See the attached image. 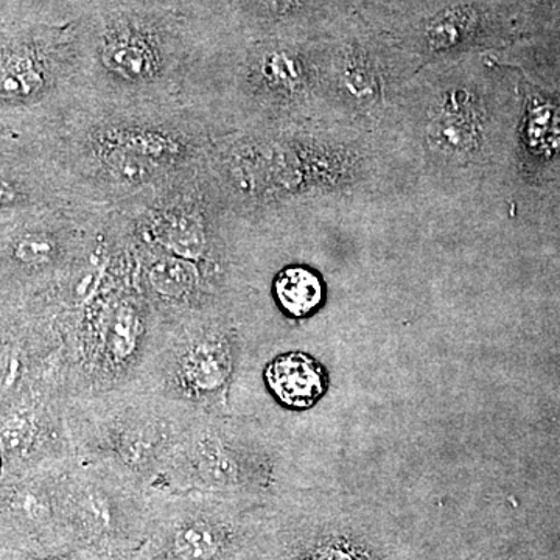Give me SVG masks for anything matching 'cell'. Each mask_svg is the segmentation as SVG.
I'll list each match as a JSON object with an SVG mask.
<instances>
[{
	"label": "cell",
	"mask_w": 560,
	"mask_h": 560,
	"mask_svg": "<svg viewBox=\"0 0 560 560\" xmlns=\"http://www.w3.org/2000/svg\"><path fill=\"white\" fill-rule=\"evenodd\" d=\"M201 412L128 386L72 397L66 404V427L77 456L108 464L147 493H158L176 448Z\"/></svg>",
	"instance_id": "obj_1"
},
{
	"label": "cell",
	"mask_w": 560,
	"mask_h": 560,
	"mask_svg": "<svg viewBox=\"0 0 560 560\" xmlns=\"http://www.w3.org/2000/svg\"><path fill=\"white\" fill-rule=\"evenodd\" d=\"M156 348L136 388L224 415L235 370V338L212 311L161 320Z\"/></svg>",
	"instance_id": "obj_2"
},
{
	"label": "cell",
	"mask_w": 560,
	"mask_h": 560,
	"mask_svg": "<svg viewBox=\"0 0 560 560\" xmlns=\"http://www.w3.org/2000/svg\"><path fill=\"white\" fill-rule=\"evenodd\" d=\"M150 493L101 460L72 456L66 471V511L75 551L139 550L150 523Z\"/></svg>",
	"instance_id": "obj_3"
},
{
	"label": "cell",
	"mask_w": 560,
	"mask_h": 560,
	"mask_svg": "<svg viewBox=\"0 0 560 560\" xmlns=\"http://www.w3.org/2000/svg\"><path fill=\"white\" fill-rule=\"evenodd\" d=\"M143 560H238L245 541L237 499L150 493Z\"/></svg>",
	"instance_id": "obj_4"
},
{
	"label": "cell",
	"mask_w": 560,
	"mask_h": 560,
	"mask_svg": "<svg viewBox=\"0 0 560 560\" xmlns=\"http://www.w3.org/2000/svg\"><path fill=\"white\" fill-rule=\"evenodd\" d=\"M70 459L47 464L32 477L0 489V544L39 560L75 551L66 511V471Z\"/></svg>",
	"instance_id": "obj_5"
},
{
	"label": "cell",
	"mask_w": 560,
	"mask_h": 560,
	"mask_svg": "<svg viewBox=\"0 0 560 560\" xmlns=\"http://www.w3.org/2000/svg\"><path fill=\"white\" fill-rule=\"evenodd\" d=\"M265 382L275 399L291 410H307L327 390L326 370L304 352L282 353L265 368Z\"/></svg>",
	"instance_id": "obj_6"
},
{
	"label": "cell",
	"mask_w": 560,
	"mask_h": 560,
	"mask_svg": "<svg viewBox=\"0 0 560 560\" xmlns=\"http://www.w3.org/2000/svg\"><path fill=\"white\" fill-rule=\"evenodd\" d=\"M275 293L280 307L294 318H305L318 311L324 300L319 276L305 267H290L280 272Z\"/></svg>",
	"instance_id": "obj_7"
},
{
	"label": "cell",
	"mask_w": 560,
	"mask_h": 560,
	"mask_svg": "<svg viewBox=\"0 0 560 560\" xmlns=\"http://www.w3.org/2000/svg\"><path fill=\"white\" fill-rule=\"evenodd\" d=\"M151 291L171 305H186L198 289V272L190 261L161 257L147 271Z\"/></svg>",
	"instance_id": "obj_8"
},
{
	"label": "cell",
	"mask_w": 560,
	"mask_h": 560,
	"mask_svg": "<svg viewBox=\"0 0 560 560\" xmlns=\"http://www.w3.org/2000/svg\"><path fill=\"white\" fill-rule=\"evenodd\" d=\"M431 135L440 145L451 150L471 149L477 139V117L470 109L469 97H453L445 103L441 116L434 120Z\"/></svg>",
	"instance_id": "obj_9"
},
{
	"label": "cell",
	"mask_w": 560,
	"mask_h": 560,
	"mask_svg": "<svg viewBox=\"0 0 560 560\" xmlns=\"http://www.w3.org/2000/svg\"><path fill=\"white\" fill-rule=\"evenodd\" d=\"M477 27V13L466 7L444 11L427 27V40L433 50H445L458 46L469 38Z\"/></svg>",
	"instance_id": "obj_10"
},
{
	"label": "cell",
	"mask_w": 560,
	"mask_h": 560,
	"mask_svg": "<svg viewBox=\"0 0 560 560\" xmlns=\"http://www.w3.org/2000/svg\"><path fill=\"white\" fill-rule=\"evenodd\" d=\"M28 374V355L24 346L9 341L0 352V400L20 396Z\"/></svg>",
	"instance_id": "obj_11"
},
{
	"label": "cell",
	"mask_w": 560,
	"mask_h": 560,
	"mask_svg": "<svg viewBox=\"0 0 560 560\" xmlns=\"http://www.w3.org/2000/svg\"><path fill=\"white\" fill-rule=\"evenodd\" d=\"M57 242L47 234H33L22 235L18 238L13 246V257L25 267L39 268L47 267L51 261L57 260L58 250Z\"/></svg>",
	"instance_id": "obj_12"
},
{
	"label": "cell",
	"mask_w": 560,
	"mask_h": 560,
	"mask_svg": "<svg viewBox=\"0 0 560 560\" xmlns=\"http://www.w3.org/2000/svg\"><path fill=\"white\" fill-rule=\"evenodd\" d=\"M40 79L38 72L28 61H16L14 65L7 66L0 77V88L10 95H21L28 97L39 90Z\"/></svg>",
	"instance_id": "obj_13"
},
{
	"label": "cell",
	"mask_w": 560,
	"mask_h": 560,
	"mask_svg": "<svg viewBox=\"0 0 560 560\" xmlns=\"http://www.w3.org/2000/svg\"><path fill=\"white\" fill-rule=\"evenodd\" d=\"M109 65L125 75H143L150 69V54L138 43H119L108 51Z\"/></svg>",
	"instance_id": "obj_14"
},
{
	"label": "cell",
	"mask_w": 560,
	"mask_h": 560,
	"mask_svg": "<svg viewBox=\"0 0 560 560\" xmlns=\"http://www.w3.org/2000/svg\"><path fill=\"white\" fill-rule=\"evenodd\" d=\"M14 190L11 189L10 184L3 183L0 180V205H9V202L14 200Z\"/></svg>",
	"instance_id": "obj_15"
},
{
	"label": "cell",
	"mask_w": 560,
	"mask_h": 560,
	"mask_svg": "<svg viewBox=\"0 0 560 560\" xmlns=\"http://www.w3.org/2000/svg\"><path fill=\"white\" fill-rule=\"evenodd\" d=\"M125 161H127V162H120V164H119L120 171H125V168H127V165L130 164V162H128L130 160H127V158H125ZM139 172H140V167H139V165H136V167H131V171H130V173H128V176H130L131 179L138 178L139 175H142V173H139Z\"/></svg>",
	"instance_id": "obj_16"
},
{
	"label": "cell",
	"mask_w": 560,
	"mask_h": 560,
	"mask_svg": "<svg viewBox=\"0 0 560 560\" xmlns=\"http://www.w3.org/2000/svg\"><path fill=\"white\" fill-rule=\"evenodd\" d=\"M2 470H3V456H2V453H0V475H2Z\"/></svg>",
	"instance_id": "obj_17"
},
{
	"label": "cell",
	"mask_w": 560,
	"mask_h": 560,
	"mask_svg": "<svg viewBox=\"0 0 560 560\" xmlns=\"http://www.w3.org/2000/svg\"><path fill=\"white\" fill-rule=\"evenodd\" d=\"M9 341H3L2 338H0V352H2L3 348H5V345Z\"/></svg>",
	"instance_id": "obj_18"
}]
</instances>
